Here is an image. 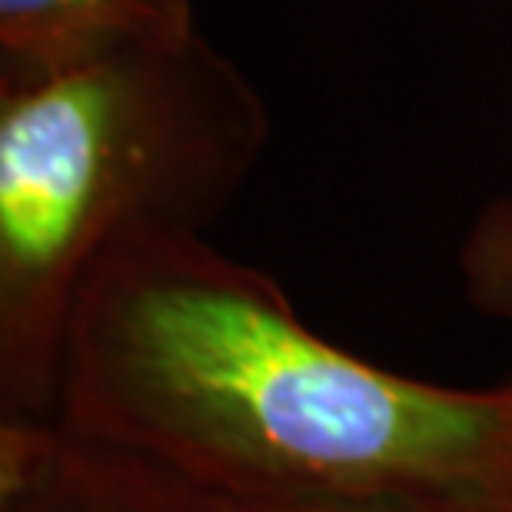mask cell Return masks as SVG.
Returning a JSON list of instances; mask_svg holds the SVG:
<instances>
[{
	"label": "cell",
	"instance_id": "4",
	"mask_svg": "<svg viewBox=\"0 0 512 512\" xmlns=\"http://www.w3.org/2000/svg\"><path fill=\"white\" fill-rule=\"evenodd\" d=\"M193 34L197 0H0V84Z\"/></svg>",
	"mask_w": 512,
	"mask_h": 512
},
{
	"label": "cell",
	"instance_id": "6",
	"mask_svg": "<svg viewBox=\"0 0 512 512\" xmlns=\"http://www.w3.org/2000/svg\"><path fill=\"white\" fill-rule=\"evenodd\" d=\"M456 266L469 306L512 330V200H493L476 213Z\"/></svg>",
	"mask_w": 512,
	"mask_h": 512
},
{
	"label": "cell",
	"instance_id": "5",
	"mask_svg": "<svg viewBox=\"0 0 512 512\" xmlns=\"http://www.w3.org/2000/svg\"><path fill=\"white\" fill-rule=\"evenodd\" d=\"M193 512H512V493H499V489H436V493H363L306 499L193 496Z\"/></svg>",
	"mask_w": 512,
	"mask_h": 512
},
{
	"label": "cell",
	"instance_id": "1",
	"mask_svg": "<svg viewBox=\"0 0 512 512\" xmlns=\"http://www.w3.org/2000/svg\"><path fill=\"white\" fill-rule=\"evenodd\" d=\"M57 423L210 499L512 493V380L383 370L203 233H137L94 263L67 323Z\"/></svg>",
	"mask_w": 512,
	"mask_h": 512
},
{
	"label": "cell",
	"instance_id": "3",
	"mask_svg": "<svg viewBox=\"0 0 512 512\" xmlns=\"http://www.w3.org/2000/svg\"><path fill=\"white\" fill-rule=\"evenodd\" d=\"M0 512H193V493L57 419H0Z\"/></svg>",
	"mask_w": 512,
	"mask_h": 512
},
{
	"label": "cell",
	"instance_id": "2",
	"mask_svg": "<svg viewBox=\"0 0 512 512\" xmlns=\"http://www.w3.org/2000/svg\"><path fill=\"white\" fill-rule=\"evenodd\" d=\"M270 140L253 80L203 34L0 84V419H57L87 273L137 233H203Z\"/></svg>",
	"mask_w": 512,
	"mask_h": 512
}]
</instances>
